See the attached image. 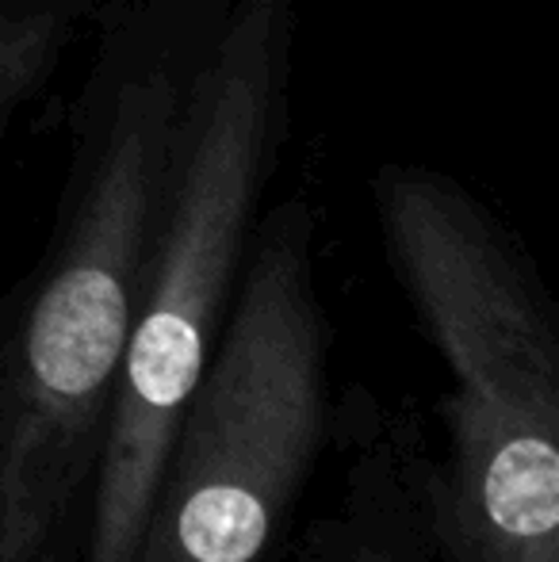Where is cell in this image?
Here are the masks:
<instances>
[{
	"mask_svg": "<svg viewBox=\"0 0 559 562\" xmlns=\"http://www.w3.org/2000/svg\"><path fill=\"white\" fill-rule=\"evenodd\" d=\"M380 215L448 371L437 456L395 417L433 562H559V326L545 291L448 180L388 172Z\"/></svg>",
	"mask_w": 559,
	"mask_h": 562,
	"instance_id": "6da1fadb",
	"label": "cell"
},
{
	"mask_svg": "<svg viewBox=\"0 0 559 562\" xmlns=\"http://www.w3.org/2000/svg\"><path fill=\"white\" fill-rule=\"evenodd\" d=\"M177 89L123 85L100 169L38 288L0 318V562H81L115 371L169 184Z\"/></svg>",
	"mask_w": 559,
	"mask_h": 562,
	"instance_id": "7a4b0ae2",
	"label": "cell"
},
{
	"mask_svg": "<svg viewBox=\"0 0 559 562\" xmlns=\"http://www.w3.org/2000/svg\"><path fill=\"white\" fill-rule=\"evenodd\" d=\"M311 218L277 211L146 505L135 562H269L334 440Z\"/></svg>",
	"mask_w": 559,
	"mask_h": 562,
	"instance_id": "3957f363",
	"label": "cell"
},
{
	"mask_svg": "<svg viewBox=\"0 0 559 562\" xmlns=\"http://www.w3.org/2000/svg\"><path fill=\"white\" fill-rule=\"evenodd\" d=\"M334 432L349 448L342 502L329 513L342 562H433L399 459L395 417L368 391H353Z\"/></svg>",
	"mask_w": 559,
	"mask_h": 562,
	"instance_id": "277c9868",
	"label": "cell"
},
{
	"mask_svg": "<svg viewBox=\"0 0 559 562\" xmlns=\"http://www.w3.org/2000/svg\"><path fill=\"white\" fill-rule=\"evenodd\" d=\"M51 50V27L43 20H0V97H12L38 77Z\"/></svg>",
	"mask_w": 559,
	"mask_h": 562,
	"instance_id": "5b68a950",
	"label": "cell"
},
{
	"mask_svg": "<svg viewBox=\"0 0 559 562\" xmlns=\"http://www.w3.org/2000/svg\"><path fill=\"white\" fill-rule=\"evenodd\" d=\"M299 562H342L334 520H329V517L314 520V528L306 532V540L299 543Z\"/></svg>",
	"mask_w": 559,
	"mask_h": 562,
	"instance_id": "8992f818",
	"label": "cell"
}]
</instances>
